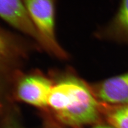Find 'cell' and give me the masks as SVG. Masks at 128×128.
I'll use <instances>...</instances> for the list:
<instances>
[{"label": "cell", "mask_w": 128, "mask_h": 128, "mask_svg": "<svg viewBox=\"0 0 128 128\" xmlns=\"http://www.w3.org/2000/svg\"><path fill=\"white\" fill-rule=\"evenodd\" d=\"M29 17L41 38V46L62 59L68 55L56 40L55 34L56 0H22Z\"/></svg>", "instance_id": "7a4b0ae2"}, {"label": "cell", "mask_w": 128, "mask_h": 128, "mask_svg": "<svg viewBox=\"0 0 128 128\" xmlns=\"http://www.w3.org/2000/svg\"><path fill=\"white\" fill-rule=\"evenodd\" d=\"M95 36L100 40L128 45V0H120L114 18L99 28Z\"/></svg>", "instance_id": "52a82bcc"}, {"label": "cell", "mask_w": 128, "mask_h": 128, "mask_svg": "<svg viewBox=\"0 0 128 128\" xmlns=\"http://www.w3.org/2000/svg\"><path fill=\"white\" fill-rule=\"evenodd\" d=\"M0 17L41 45V38L29 17L22 0H0Z\"/></svg>", "instance_id": "277c9868"}, {"label": "cell", "mask_w": 128, "mask_h": 128, "mask_svg": "<svg viewBox=\"0 0 128 128\" xmlns=\"http://www.w3.org/2000/svg\"><path fill=\"white\" fill-rule=\"evenodd\" d=\"M53 84L47 78L38 74L23 77L18 82L17 94L20 99L38 107L48 106Z\"/></svg>", "instance_id": "3957f363"}, {"label": "cell", "mask_w": 128, "mask_h": 128, "mask_svg": "<svg viewBox=\"0 0 128 128\" xmlns=\"http://www.w3.org/2000/svg\"><path fill=\"white\" fill-rule=\"evenodd\" d=\"M66 74L53 86L48 106L61 122L72 127L96 124L100 106L94 94L81 79Z\"/></svg>", "instance_id": "6da1fadb"}, {"label": "cell", "mask_w": 128, "mask_h": 128, "mask_svg": "<svg viewBox=\"0 0 128 128\" xmlns=\"http://www.w3.org/2000/svg\"><path fill=\"white\" fill-rule=\"evenodd\" d=\"M28 50L27 44L22 40L0 28V74L13 68Z\"/></svg>", "instance_id": "8992f818"}, {"label": "cell", "mask_w": 128, "mask_h": 128, "mask_svg": "<svg viewBox=\"0 0 128 128\" xmlns=\"http://www.w3.org/2000/svg\"><path fill=\"white\" fill-rule=\"evenodd\" d=\"M92 128H114L111 125H96Z\"/></svg>", "instance_id": "9c48e42d"}, {"label": "cell", "mask_w": 128, "mask_h": 128, "mask_svg": "<svg viewBox=\"0 0 128 128\" xmlns=\"http://www.w3.org/2000/svg\"><path fill=\"white\" fill-rule=\"evenodd\" d=\"M94 91L98 99L107 104H128V72L100 82Z\"/></svg>", "instance_id": "5b68a950"}, {"label": "cell", "mask_w": 128, "mask_h": 128, "mask_svg": "<svg viewBox=\"0 0 128 128\" xmlns=\"http://www.w3.org/2000/svg\"><path fill=\"white\" fill-rule=\"evenodd\" d=\"M110 125L114 128H128V104L119 105L106 114Z\"/></svg>", "instance_id": "ba28073f"}]
</instances>
